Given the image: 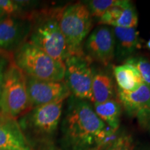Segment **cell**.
<instances>
[{"mask_svg":"<svg viewBox=\"0 0 150 150\" xmlns=\"http://www.w3.org/2000/svg\"><path fill=\"white\" fill-rule=\"evenodd\" d=\"M61 125L62 150H101L115 132L95 113L89 102L70 95Z\"/></svg>","mask_w":150,"mask_h":150,"instance_id":"6da1fadb","label":"cell"},{"mask_svg":"<svg viewBox=\"0 0 150 150\" xmlns=\"http://www.w3.org/2000/svg\"><path fill=\"white\" fill-rule=\"evenodd\" d=\"M65 101L32 108L17 119L24 136L34 150H57L56 139Z\"/></svg>","mask_w":150,"mask_h":150,"instance_id":"7a4b0ae2","label":"cell"},{"mask_svg":"<svg viewBox=\"0 0 150 150\" xmlns=\"http://www.w3.org/2000/svg\"><path fill=\"white\" fill-rule=\"evenodd\" d=\"M62 8L35 10L31 16V29L28 41L58 61L70 56L60 27Z\"/></svg>","mask_w":150,"mask_h":150,"instance_id":"3957f363","label":"cell"},{"mask_svg":"<svg viewBox=\"0 0 150 150\" xmlns=\"http://www.w3.org/2000/svg\"><path fill=\"white\" fill-rule=\"evenodd\" d=\"M12 59L25 76L52 81L64 80V62L54 59L29 41L24 42L12 54Z\"/></svg>","mask_w":150,"mask_h":150,"instance_id":"277c9868","label":"cell"},{"mask_svg":"<svg viewBox=\"0 0 150 150\" xmlns=\"http://www.w3.org/2000/svg\"><path fill=\"white\" fill-rule=\"evenodd\" d=\"M59 23L70 56L84 55V41L93 27V17L86 4L77 2L62 8Z\"/></svg>","mask_w":150,"mask_h":150,"instance_id":"5b68a950","label":"cell"},{"mask_svg":"<svg viewBox=\"0 0 150 150\" xmlns=\"http://www.w3.org/2000/svg\"><path fill=\"white\" fill-rule=\"evenodd\" d=\"M31 108L25 75L12 61L4 76L0 113L6 118L17 120Z\"/></svg>","mask_w":150,"mask_h":150,"instance_id":"8992f818","label":"cell"},{"mask_svg":"<svg viewBox=\"0 0 150 150\" xmlns=\"http://www.w3.org/2000/svg\"><path fill=\"white\" fill-rule=\"evenodd\" d=\"M65 66L63 81L71 95L91 102L93 70L91 61L85 55L70 56L64 62Z\"/></svg>","mask_w":150,"mask_h":150,"instance_id":"52a82bcc","label":"cell"},{"mask_svg":"<svg viewBox=\"0 0 150 150\" xmlns=\"http://www.w3.org/2000/svg\"><path fill=\"white\" fill-rule=\"evenodd\" d=\"M115 40L112 28L99 25L90 33L83 44L84 55L90 61L107 66L115 59Z\"/></svg>","mask_w":150,"mask_h":150,"instance_id":"ba28073f","label":"cell"},{"mask_svg":"<svg viewBox=\"0 0 150 150\" xmlns=\"http://www.w3.org/2000/svg\"><path fill=\"white\" fill-rule=\"evenodd\" d=\"M31 29V16L5 18L0 22V50L12 55L28 40Z\"/></svg>","mask_w":150,"mask_h":150,"instance_id":"9c48e42d","label":"cell"},{"mask_svg":"<svg viewBox=\"0 0 150 150\" xmlns=\"http://www.w3.org/2000/svg\"><path fill=\"white\" fill-rule=\"evenodd\" d=\"M27 91L31 108L66 100L71 95L63 81L38 79L25 76Z\"/></svg>","mask_w":150,"mask_h":150,"instance_id":"30bf717a","label":"cell"},{"mask_svg":"<svg viewBox=\"0 0 150 150\" xmlns=\"http://www.w3.org/2000/svg\"><path fill=\"white\" fill-rule=\"evenodd\" d=\"M138 17L136 9L131 1L118 0L98 20L99 25L111 26L112 27L136 28Z\"/></svg>","mask_w":150,"mask_h":150,"instance_id":"8fae6325","label":"cell"},{"mask_svg":"<svg viewBox=\"0 0 150 150\" xmlns=\"http://www.w3.org/2000/svg\"><path fill=\"white\" fill-rule=\"evenodd\" d=\"M0 150H34L17 120L7 118L0 125Z\"/></svg>","mask_w":150,"mask_h":150,"instance_id":"7c38bea8","label":"cell"},{"mask_svg":"<svg viewBox=\"0 0 150 150\" xmlns=\"http://www.w3.org/2000/svg\"><path fill=\"white\" fill-rule=\"evenodd\" d=\"M112 28L115 40V58L125 62L139 47V32L136 28Z\"/></svg>","mask_w":150,"mask_h":150,"instance_id":"4fadbf2b","label":"cell"},{"mask_svg":"<svg viewBox=\"0 0 150 150\" xmlns=\"http://www.w3.org/2000/svg\"><path fill=\"white\" fill-rule=\"evenodd\" d=\"M118 98L129 115H134L140 110L150 108V87L143 83L136 91H118Z\"/></svg>","mask_w":150,"mask_h":150,"instance_id":"5bb4252c","label":"cell"},{"mask_svg":"<svg viewBox=\"0 0 150 150\" xmlns=\"http://www.w3.org/2000/svg\"><path fill=\"white\" fill-rule=\"evenodd\" d=\"M115 89L112 79L109 74L102 70H93L91 102L101 104L115 99Z\"/></svg>","mask_w":150,"mask_h":150,"instance_id":"9a60e30c","label":"cell"},{"mask_svg":"<svg viewBox=\"0 0 150 150\" xmlns=\"http://www.w3.org/2000/svg\"><path fill=\"white\" fill-rule=\"evenodd\" d=\"M113 75L118 91H135L144 83L138 70L134 66L127 63L114 67Z\"/></svg>","mask_w":150,"mask_h":150,"instance_id":"2e32d148","label":"cell"},{"mask_svg":"<svg viewBox=\"0 0 150 150\" xmlns=\"http://www.w3.org/2000/svg\"><path fill=\"white\" fill-rule=\"evenodd\" d=\"M93 108L97 115L107 126L117 131L120 122L122 106L115 99H110L101 104H93Z\"/></svg>","mask_w":150,"mask_h":150,"instance_id":"e0dca14e","label":"cell"},{"mask_svg":"<svg viewBox=\"0 0 150 150\" xmlns=\"http://www.w3.org/2000/svg\"><path fill=\"white\" fill-rule=\"evenodd\" d=\"M125 63L134 66L138 70L144 83L150 87V61L143 56H131Z\"/></svg>","mask_w":150,"mask_h":150,"instance_id":"ac0fdd59","label":"cell"},{"mask_svg":"<svg viewBox=\"0 0 150 150\" xmlns=\"http://www.w3.org/2000/svg\"><path fill=\"white\" fill-rule=\"evenodd\" d=\"M118 2V0H91L86 1V5L93 18H102L105 13Z\"/></svg>","mask_w":150,"mask_h":150,"instance_id":"d6986e66","label":"cell"},{"mask_svg":"<svg viewBox=\"0 0 150 150\" xmlns=\"http://www.w3.org/2000/svg\"><path fill=\"white\" fill-rule=\"evenodd\" d=\"M101 150H134V147L131 137L127 135H122L115 137Z\"/></svg>","mask_w":150,"mask_h":150,"instance_id":"ffe728a7","label":"cell"},{"mask_svg":"<svg viewBox=\"0 0 150 150\" xmlns=\"http://www.w3.org/2000/svg\"><path fill=\"white\" fill-rule=\"evenodd\" d=\"M12 55L0 50V79H3L7 68L12 62Z\"/></svg>","mask_w":150,"mask_h":150,"instance_id":"44dd1931","label":"cell"},{"mask_svg":"<svg viewBox=\"0 0 150 150\" xmlns=\"http://www.w3.org/2000/svg\"><path fill=\"white\" fill-rule=\"evenodd\" d=\"M6 17L7 16H6V14L3 12L2 10L0 8V22H1L2 20H4V19L5 18H6Z\"/></svg>","mask_w":150,"mask_h":150,"instance_id":"7402d4cb","label":"cell"},{"mask_svg":"<svg viewBox=\"0 0 150 150\" xmlns=\"http://www.w3.org/2000/svg\"><path fill=\"white\" fill-rule=\"evenodd\" d=\"M6 119H7V118L4 117V116L1 115V113H0V125H1V124L2 122H4Z\"/></svg>","mask_w":150,"mask_h":150,"instance_id":"603a6c76","label":"cell"},{"mask_svg":"<svg viewBox=\"0 0 150 150\" xmlns=\"http://www.w3.org/2000/svg\"><path fill=\"white\" fill-rule=\"evenodd\" d=\"M145 129H149V130H150V119H149V120L148 121L147 125H146Z\"/></svg>","mask_w":150,"mask_h":150,"instance_id":"cb8c5ba5","label":"cell"},{"mask_svg":"<svg viewBox=\"0 0 150 150\" xmlns=\"http://www.w3.org/2000/svg\"><path fill=\"white\" fill-rule=\"evenodd\" d=\"M147 48L150 50V39L149 40H148V42L147 43Z\"/></svg>","mask_w":150,"mask_h":150,"instance_id":"d4e9b609","label":"cell"}]
</instances>
